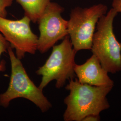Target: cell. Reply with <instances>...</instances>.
Returning <instances> with one entry per match:
<instances>
[{
  "label": "cell",
  "instance_id": "5b68a950",
  "mask_svg": "<svg viewBox=\"0 0 121 121\" xmlns=\"http://www.w3.org/2000/svg\"><path fill=\"white\" fill-rule=\"evenodd\" d=\"M107 6L102 4L84 8L77 7L72 9L68 21V32L76 52L91 49L97 23L107 13Z\"/></svg>",
  "mask_w": 121,
  "mask_h": 121
},
{
  "label": "cell",
  "instance_id": "4fadbf2b",
  "mask_svg": "<svg viewBox=\"0 0 121 121\" xmlns=\"http://www.w3.org/2000/svg\"><path fill=\"white\" fill-rule=\"evenodd\" d=\"M99 115L91 114L88 115L85 117L82 121H99L100 120Z\"/></svg>",
  "mask_w": 121,
  "mask_h": 121
},
{
  "label": "cell",
  "instance_id": "3957f363",
  "mask_svg": "<svg viewBox=\"0 0 121 121\" xmlns=\"http://www.w3.org/2000/svg\"><path fill=\"white\" fill-rule=\"evenodd\" d=\"M117 12L113 9L99 18L93 35L91 51L104 69L111 73L121 71V43L113 30Z\"/></svg>",
  "mask_w": 121,
  "mask_h": 121
},
{
  "label": "cell",
  "instance_id": "7c38bea8",
  "mask_svg": "<svg viewBox=\"0 0 121 121\" xmlns=\"http://www.w3.org/2000/svg\"><path fill=\"white\" fill-rule=\"evenodd\" d=\"M112 7L117 13H121V0H113Z\"/></svg>",
  "mask_w": 121,
  "mask_h": 121
},
{
  "label": "cell",
  "instance_id": "6da1fadb",
  "mask_svg": "<svg viewBox=\"0 0 121 121\" xmlns=\"http://www.w3.org/2000/svg\"><path fill=\"white\" fill-rule=\"evenodd\" d=\"M113 86H92L82 83L77 79H69L65 87L69 93L64 100L66 108L63 120L82 121L88 115H99L110 107L107 95Z\"/></svg>",
  "mask_w": 121,
  "mask_h": 121
},
{
  "label": "cell",
  "instance_id": "8fae6325",
  "mask_svg": "<svg viewBox=\"0 0 121 121\" xmlns=\"http://www.w3.org/2000/svg\"><path fill=\"white\" fill-rule=\"evenodd\" d=\"M13 0H0V17H6L7 8L11 6Z\"/></svg>",
  "mask_w": 121,
  "mask_h": 121
},
{
  "label": "cell",
  "instance_id": "9c48e42d",
  "mask_svg": "<svg viewBox=\"0 0 121 121\" xmlns=\"http://www.w3.org/2000/svg\"><path fill=\"white\" fill-rule=\"evenodd\" d=\"M24 10L31 22H37L52 0H16Z\"/></svg>",
  "mask_w": 121,
  "mask_h": 121
},
{
  "label": "cell",
  "instance_id": "7a4b0ae2",
  "mask_svg": "<svg viewBox=\"0 0 121 121\" xmlns=\"http://www.w3.org/2000/svg\"><path fill=\"white\" fill-rule=\"evenodd\" d=\"M8 53L11 63V72L9 86L4 93L0 94V106L7 108L13 99L24 98L32 102L42 112L52 108V104L44 95L43 90L30 79L22 64L10 46Z\"/></svg>",
  "mask_w": 121,
  "mask_h": 121
},
{
  "label": "cell",
  "instance_id": "ba28073f",
  "mask_svg": "<svg viewBox=\"0 0 121 121\" xmlns=\"http://www.w3.org/2000/svg\"><path fill=\"white\" fill-rule=\"evenodd\" d=\"M74 71L78 81L82 83L95 86L114 85V82L109 78L108 71L93 54L83 64H76Z\"/></svg>",
  "mask_w": 121,
  "mask_h": 121
},
{
  "label": "cell",
  "instance_id": "277c9868",
  "mask_svg": "<svg viewBox=\"0 0 121 121\" xmlns=\"http://www.w3.org/2000/svg\"><path fill=\"white\" fill-rule=\"evenodd\" d=\"M76 53L69 35L59 44L53 46L45 63L36 71L37 74L42 76L39 88L43 90L52 81L55 80L56 87L59 89L64 86L67 80L73 79Z\"/></svg>",
  "mask_w": 121,
  "mask_h": 121
},
{
  "label": "cell",
  "instance_id": "52a82bcc",
  "mask_svg": "<svg viewBox=\"0 0 121 121\" xmlns=\"http://www.w3.org/2000/svg\"><path fill=\"white\" fill-rule=\"evenodd\" d=\"M63 11L60 4L52 1L38 21L39 36L37 49L40 53L47 52L59 40L68 35V21L61 16Z\"/></svg>",
  "mask_w": 121,
  "mask_h": 121
},
{
  "label": "cell",
  "instance_id": "8992f818",
  "mask_svg": "<svg viewBox=\"0 0 121 121\" xmlns=\"http://www.w3.org/2000/svg\"><path fill=\"white\" fill-rule=\"evenodd\" d=\"M30 22L25 15L18 20L0 17V32L15 50V55L20 60L26 53L33 55L37 50L38 37L31 30Z\"/></svg>",
  "mask_w": 121,
  "mask_h": 121
},
{
  "label": "cell",
  "instance_id": "30bf717a",
  "mask_svg": "<svg viewBox=\"0 0 121 121\" xmlns=\"http://www.w3.org/2000/svg\"><path fill=\"white\" fill-rule=\"evenodd\" d=\"M10 44L5 39L4 36L0 32V57L4 52H7ZM5 70V61L3 60L0 63V72H4Z\"/></svg>",
  "mask_w": 121,
  "mask_h": 121
}]
</instances>
